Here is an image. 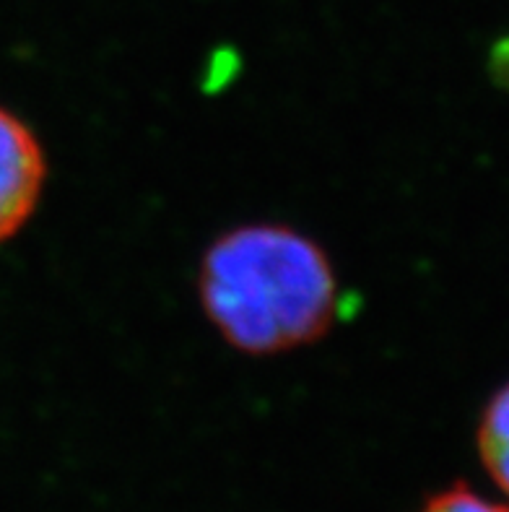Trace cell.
<instances>
[{"instance_id": "obj_1", "label": "cell", "mask_w": 509, "mask_h": 512, "mask_svg": "<svg viewBox=\"0 0 509 512\" xmlns=\"http://www.w3.org/2000/svg\"><path fill=\"white\" fill-rule=\"evenodd\" d=\"M195 284L213 331L247 357L317 344L341 310V281L328 250L281 221L221 232L203 250Z\"/></svg>"}, {"instance_id": "obj_2", "label": "cell", "mask_w": 509, "mask_h": 512, "mask_svg": "<svg viewBox=\"0 0 509 512\" xmlns=\"http://www.w3.org/2000/svg\"><path fill=\"white\" fill-rule=\"evenodd\" d=\"M45 188V146L24 117L0 104V245L32 221Z\"/></svg>"}, {"instance_id": "obj_3", "label": "cell", "mask_w": 509, "mask_h": 512, "mask_svg": "<svg viewBox=\"0 0 509 512\" xmlns=\"http://www.w3.org/2000/svg\"><path fill=\"white\" fill-rule=\"evenodd\" d=\"M478 455L494 484L509 494V383L489 398L481 414Z\"/></svg>"}, {"instance_id": "obj_4", "label": "cell", "mask_w": 509, "mask_h": 512, "mask_svg": "<svg viewBox=\"0 0 509 512\" xmlns=\"http://www.w3.org/2000/svg\"><path fill=\"white\" fill-rule=\"evenodd\" d=\"M419 512H509V507L486 500L476 489L465 487V484H455V487L434 494Z\"/></svg>"}]
</instances>
